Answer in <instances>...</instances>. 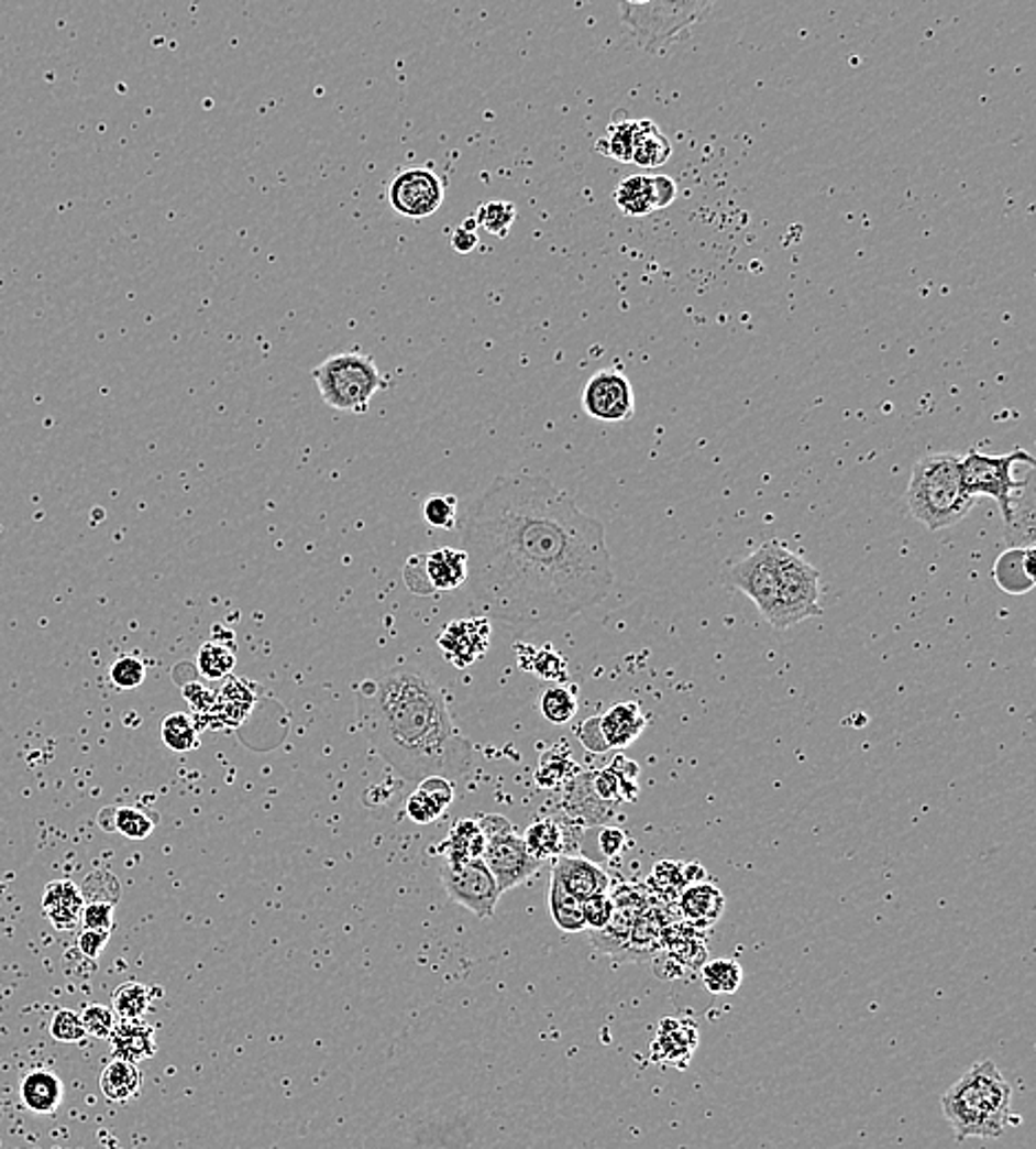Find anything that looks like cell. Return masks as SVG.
Instances as JSON below:
<instances>
[{
	"mask_svg": "<svg viewBox=\"0 0 1036 1149\" xmlns=\"http://www.w3.org/2000/svg\"><path fill=\"white\" fill-rule=\"evenodd\" d=\"M473 600L515 635L564 624L613 587L604 524L549 478L497 475L462 524Z\"/></svg>",
	"mask_w": 1036,
	"mask_h": 1149,
	"instance_id": "obj_1",
	"label": "cell"
},
{
	"mask_svg": "<svg viewBox=\"0 0 1036 1149\" xmlns=\"http://www.w3.org/2000/svg\"><path fill=\"white\" fill-rule=\"evenodd\" d=\"M361 725L374 749L407 780L462 776L473 747L460 734L440 686L418 666H396L359 690Z\"/></svg>",
	"mask_w": 1036,
	"mask_h": 1149,
	"instance_id": "obj_2",
	"label": "cell"
},
{
	"mask_svg": "<svg viewBox=\"0 0 1036 1149\" xmlns=\"http://www.w3.org/2000/svg\"><path fill=\"white\" fill-rule=\"evenodd\" d=\"M941 1109L959 1140L999 1138L1021 1125L1012 1112V1087L992 1061L974 1063L944 1096Z\"/></svg>",
	"mask_w": 1036,
	"mask_h": 1149,
	"instance_id": "obj_3",
	"label": "cell"
},
{
	"mask_svg": "<svg viewBox=\"0 0 1036 1149\" xmlns=\"http://www.w3.org/2000/svg\"><path fill=\"white\" fill-rule=\"evenodd\" d=\"M974 502L963 484L961 456L928 453L915 462L906 489V506L911 517L924 528L937 533L959 524Z\"/></svg>",
	"mask_w": 1036,
	"mask_h": 1149,
	"instance_id": "obj_4",
	"label": "cell"
},
{
	"mask_svg": "<svg viewBox=\"0 0 1036 1149\" xmlns=\"http://www.w3.org/2000/svg\"><path fill=\"white\" fill-rule=\"evenodd\" d=\"M312 379L326 405L339 412L365 414L376 392L387 387L372 357L341 352L312 370Z\"/></svg>",
	"mask_w": 1036,
	"mask_h": 1149,
	"instance_id": "obj_5",
	"label": "cell"
},
{
	"mask_svg": "<svg viewBox=\"0 0 1036 1149\" xmlns=\"http://www.w3.org/2000/svg\"><path fill=\"white\" fill-rule=\"evenodd\" d=\"M1025 467H1034V458L1023 449H1014L1005 456H990L979 449H970L961 458L966 491L974 500L992 497L1003 513V522L1010 519L1012 504L1032 484L1034 469L1021 473Z\"/></svg>",
	"mask_w": 1036,
	"mask_h": 1149,
	"instance_id": "obj_6",
	"label": "cell"
},
{
	"mask_svg": "<svg viewBox=\"0 0 1036 1149\" xmlns=\"http://www.w3.org/2000/svg\"><path fill=\"white\" fill-rule=\"evenodd\" d=\"M716 0H650L624 21L637 45L652 56H665L672 45L687 39L690 30L712 14Z\"/></svg>",
	"mask_w": 1036,
	"mask_h": 1149,
	"instance_id": "obj_7",
	"label": "cell"
},
{
	"mask_svg": "<svg viewBox=\"0 0 1036 1149\" xmlns=\"http://www.w3.org/2000/svg\"><path fill=\"white\" fill-rule=\"evenodd\" d=\"M781 587V631L823 615L820 572L783 541H769Z\"/></svg>",
	"mask_w": 1036,
	"mask_h": 1149,
	"instance_id": "obj_8",
	"label": "cell"
},
{
	"mask_svg": "<svg viewBox=\"0 0 1036 1149\" xmlns=\"http://www.w3.org/2000/svg\"><path fill=\"white\" fill-rule=\"evenodd\" d=\"M727 584L745 593L762 620L781 631V587L769 541L727 570Z\"/></svg>",
	"mask_w": 1036,
	"mask_h": 1149,
	"instance_id": "obj_9",
	"label": "cell"
},
{
	"mask_svg": "<svg viewBox=\"0 0 1036 1149\" xmlns=\"http://www.w3.org/2000/svg\"><path fill=\"white\" fill-rule=\"evenodd\" d=\"M440 880L455 905L473 911L480 920L493 918L502 891L482 857L444 862L440 867Z\"/></svg>",
	"mask_w": 1036,
	"mask_h": 1149,
	"instance_id": "obj_10",
	"label": "cell"
},
{
	"mask_svg": "<svg viewBox=\"0 0 1036 1149\" xmlns=\"http://www.w3.org/2000/svg\"><path fill=\"white\" fill-rule=\"evenodd\" d=\"M482 860L502 894L525 885L542 867V860L529 851L525 838L517 835L513 827L486 838Z\"/></svg>",
	"mask_w": 1036,
	"mask_h": 1149,
	"instance_id": "obj_11",
	"label": "cell"
},
{
	"mask_svg": "<svg viewBox=\"0 0 1036 1149\" xmlns=\"http://www.w3.org/2000/svg\"><path fill=\"white\" fill-rule=\"evenodd\" d=\"M447 197V182L427 166L405 168L394 175L387 199L394 212L407 219H427L440 210Z\"/></svg>",
	"mask_w": 1036,
	"mask_h": 1149,
	"instance_id": "obj_12",
	"label": "cell"
},
{
	"mask_svg": "<svg viewBox=\"0 0 1036 1149\" xmlns=\"http://www.w3.org/2000/svg\"><path fill=\"white\" fill-rule=\"evenodd\" d=\"M584 412L599 423H626L635 416V390L619 370L595 372L582 394Z\"/></svg>",
	"mask_w": 1036,
	"mask_h": 1149,
	"instance_id": "obj_13",
	"label": "cell"
},
{
	"mask_svg": "<svg viewBox=\"0 0 1036 1149\" xmlns=\"http://www.w3.org/2000/svg\"><path fill=\"white\" fill-rule=\"evenodd\" d=\"M491 620L488 617H471L455 620L442 628L438 635V646L455 668H469L477 659H482L491 646Z\"/></svg>",
	"mask_w": 1036,
	"mask_h": 1149,
	"instance_id": "obj_14",
	"label": "cell"
},
{
	"mask_svg": "<svg viewBox=\"0 0 1036 1149\" xmlns=\"http://www.w3.org/2000/svg\"><path fill=\"white\" fill-rule=\"evenodd\" d=\"M553 876L560 885L575 896L577 900H588L599 894H608L613 889L610 876L597 865V862L584 855H558L553 857Z\"/></svg>",
	"mask_w": 1036,
	"mask_h": 1149,
	"instance_id": "obj_15",
	"label": "cell"
},
{
	"mask_svg": "<svg viewBox=\"0 0 1036 1149\" xmlns=\"http://www.w3.org/2000/svg\"><path fill=\"white\" fill-rule=\"evenodd\" d=\"M676 902L685 924L696 931L712 929L723 918L727 905L723 891L705 880L685 885L683 891L676 896Z\"/></svg>",
	"mask_w": 1036,
	"mask_h": 1149,
	"instance_id": "obj_16",
	"label": "cell"
},
{
	"mask_svg": "<svg viewBox=\"0 0 1036 1149\" xmlns=\"http://www.w3.org/2000/svg\"><path fill=\"white\" fill-rule=\"evenodd\" d=\"M698 1028L692 1021L683 1019H663L659 1024L657 1039L652 1043L650 1059L661 1065L687 1068L696 1046H698Z\"/></svg>",
	"mask_w": 1036,
	"mask_h": 1149,
	"instance_id": "obj_17",
	"label": "cell"
},
{
	"mask_svg": "<svg viewBox=\"0 0 1036 1149\" xmlns=\"http://www.w3.org/2000/svg\"><path fill=\"white\" fill-rule=\"evenodd\" d=\"M422 568L433 593L455 591L466 584L469 555L464 548L440 546L422 555Z\"/></svg>",
	"mask_w": 1036,
	"mask_h": 1149,
	"instance_id": "obj_18",
	"label": "cell"
},
{
	"mask_svg": "<svg viewBox=\"0 0 1036 1149\" xmlns=\"http://www.w3.org/2000/svg\"><path fill=\"white\" fill-rule=\"evenodd\" d=\"M992 578L1003 593L1025 595L1034 589V546H1010L994 561Z\"/></svg>",
	"mask_w": 1036,
	"mask_h": 1149,
	"instance_id": "obj_19",
	"label": "cell"
},
{
	"mask_svg": "<svg viewBox=\"0 0 1036 1149\" xmlns=\"http://www.w3.org/2000/svg\"><path fill=\"white\" fill-rule=\"evenodd\" d=\"M111 1052L115 1059H124L131 1063H140L153 1059L157 1052L155 1028L142 1019H120L115 1021L111 1035Z\"/></svg>",
	"mask_w": 1036,
	"mask_h": 1149,
	"instance_id": "obj_20",
	"label": "cell"
},
{
	"mask_svg": "<svg viewBox=\"0 0 1036 1149\" xmlns=\"http://www.w3.org/2000/svg\"><path fill=\"white\" fill-rule=\"evenodd\" d=\"M453 783L444 776H427L418 783L416 791L407 800V816L418 824L438 820L453 802Z\"/></svg>",
	"mask_w": 1036,
	"mask_h": 1149,
	"instance_id": "obj_21",
	"label": "cell"
},
{
	"mask_svg": "<svg viewBox=\"0 0 1036 1149\" xmlns=\"http://www.w3.org/2000/svg\"><path fill=\"white\" fill-rule=\"evenodd\" d=\"M599 727L610 749H624L643 734L648 727V716L641 712L639 703H617L599 716Z\"/></svg>",
	"mask_w": 1036,
	"mask_h": 1149,
	"instance_id": "obj_22",
	"label": "cell"
},
{
	"mask_svg": "<svg viewBox=\"0 0 1036 1149\" xmlns=\"http://www.w3.org/2000/svg\"><path fill=\"white\" fill-rule=\"evenodd\" d=\"M85 909V896L71 880H54L47 885L43 896V911L47 920L60 929L69 931L80 922Z\"/></svg>",
	"mask_w": 1036,
	"mask_h": 1149,
	"instance_id": "obj_23",
	"label": "cell"
},
{
	"mask_svg": "<svg viewBox=\"0 0 1036 1149\" xmlns=\"http://www.w3.org/2000/svg\"><path fill=\"white\" fill-rule=\"evenodd\" d=\"M21 1096L34 1114H54L63 1103L65 1085L56 1072L34 1070L23 1079Z\"/></svg>",
	"mask_w": 1036,
	"mask_h": 1149,
	"instance_id": "obj_24",
	"label": "cell"
},
{
	"mask_svg": "<svg viewBox=\"0 0 1036 1149\" xmlns=\"http://www.w3.org/2000/svg\"><path fill=\"white\" fill-rule=\"evenodd\" d=\"M100 1090L111 1103L135 1101L142 1092V1072L137 1063L115 1059L100 1074Z\"/></svg>",
	"mask_w": 1036,
	"mask_h": 1149,
	"instance_id": "obj_25",
	"label": "cell"
},
{
	"mask_svg": "<svg viewBox=\"0 0 1036 1149\" xmlns=\"http://www.w3.org/2000/svg\"><path fill=\"white\" fill-rule=\"evenodd\" d=\"M672 157L670 140L652 120H637L630 162L641 168H659Z\"/></svg>",
	"mask_w": 1036,
	"mask_h": 1149,
	"instance_id": "obj_26",
	"label": "cell"
},
{
	"mask_svg": "<svg viewBox=\"0 0 1036 1149\" xmlns=\"http://www.w3.org/2000/svg\"><path fill=\"white\" fill-rule=\"evenodd\" d=\"M486 835L480 822L473 818H462L451 827L447 840L442 842V853L447 855V862H466L482 857Z\"/></svg>",
	"mask_w": 1036,
	"mask_h": 1149,
	"instance_id": "obj_27",
	"label": "cell"
},
{
	"mask_svg": "<svg viewBox=\"0 0 1036 1149\" xmlns=\"http://www.w3.org/2000/svg\"><path fill=\"white\" fill-rule=\"evenodd\" d=\"M155 818L137 807H107L98 813V824L109 833H122L129 840H146L155 829Z\"/></svg>",
	"mask_w": 1036,
	"mask_h": 1149,
	"instance_id": "obj_28",
	"label": "cell"
},
{
	"mask_svg": "<svg viewBox=\"0 0 1036 1149\" xmlns=\"http://www.w3.org/2000/svg\"><path fill=\"white\" fill-rule=\"evenodd\" d=\"M615 807L604 802L595 789H593V772L575 776V783L571 787L569 796V811L573 818H582L584 824H602L606 818H610Z\"/></svg>",
	"mask_w": 1036,
	"mask_h": 1149,
	"instance_id": "obj_29",
	"label": "cell"
},
{
	"mask_svg": "<svg viewBox=\"0 0 1036 1149\" xmlns=\"http://www.w3.org/2000/svg\"><path fill=\"white\" fill-rule=\"evenodd\" d=\"M515 653H517V659H520V666L525 670L538 675L540 679L560 681V683L569 679L566 659L562 657V653H558L551 646L533 648L529 644H515Z\"/></svg>",
	"mask_w": 1036,
	"mask_h": 1149,
	"instance_id": "obj_30",
	"label": "cell"
},
{
	"mask_svg": "<svg viewBox=\"0 0 1036 1149\" xmlns=\"http://www.w3.org/2000/svg\"><path fill=\"white\" fill-rule=\"evenodd\" d=\"M635 124H637V120H632L626 109H617L613 113V120H610L606 138H602L597 142V146H595L597 153L606 155V157H613L617 162L630 164L632 142H635Z\"/></svg>",
	"mask_w": 1036,
	"mask_h": 1149,
	"instance_id": "obj_31",
	"label": "cell"
},
{
	"mask_svg": "<svg viewBox=\"0 0 1036 1149\" xmlns=\"http://www.w3.org/2000/svg\"><path fill=\"white\" fill-rule=\"evenodd\" d=\"M234 666H236V657H234V646H232L230 633L223 639L206 642L197 653V670L208 681L225 679L234 670Z\"/></svg>",
	"mask_w": 1036,
	"mask_h": 1149,
	"instance_id": "obj_32",
	"label": "cell"
},
{
	"mask_svg": "<svg viewBox=\"0 0 1036 1149\" xmlns=\"http://www.w3.org/2000/svg\"><path fill=\"white\" fill-rule=\"evenodd\" d=\"M613 199L617 208L628 217H646L654 212L650 175H630L615 188Z\"/></svg>",
	"mask_w": 1036,
	"mask_h": 1149,
	"instance_id": "obj_33",
	"label": "cell"
},
{
	"mask_svg": "<svg viewBox=\"0 0 1036 1149\" xmlns=\"http://www.w3.org/2000/svg\"><path fill=\"white\" fill-rule=\"evenodd\" d=\"M549 909L551 918L558 929L564 933H582L586 931L584 922V907L582 900L571 896L555 876H551V889H549Z\"/></svg>",
	"mask_w": 1036,
	"mask_h": 1149,
	"instance_id": "obj_34",
	"label": "cell"
},
{
	"mask_svg": "<svg viewBox=\"0 0 1036 1149\" xmlns=\"http://www.w3.org/2000/svg\"><path fill=\"white\" fill-rule=\"evenodd\" d=\"M525 842H527L529 851L544 862V860L558 857L566 851V831L558 820L542 818L527 829Z\"/></svg>",
	"mask_w": 1036,
	"mask_h": 1149,
	"instance_id": "obj_35",
	"label": "cell"
},
{
	"mask_svg": "<svg viewBox=\"0 0 1036 1149\" xmlns=\"http://www.w3.org/2000/svg\"><path fill=\"white\" fill-rule=\"evenodd\" d=\"M580 710L577 690L571 686H551L540 697V712L553 725H566Z\"/></svg>",
	"mask_w": 1036,
	"mask_h": 1149,
	"instance_id": "obj_36",
	"label": "cell"
},
{
	"mask_svg": "<svg viewBox=\"0 0 1036 1149\" xmlns=\"http://www.w3.org/2000/svg\"><path fill=\"white\" fill-rule=\"evenodd\" d=\"M701 982L712 995H734L742 984V966L736 960L723 958L701 966Z\"/></svg>",
	"mask_w": 1036,
	"mask_h": 1149,
	"instance_id": "obj_37",
	"label": "cell"
},
{
	"mask_svg": "<svg viewBox=\"0 0 1036 1149\" xmlns=\"http://www.w3.org/2000/svg\"><path fill=\"white\" fill-rule=\"evenodd\" d=\"M151 999H153V988L137 984V982H126L115 988L111 1008H113L115 1017H120V1019H142L151 1006Z\"/></svg>",
	"mask_w": 1036,
	"mask_h": 1149,
	"instance_id": "obj_38",
	"label": "cell"
},
{
	"mask_svg": "<svg viewBox=\"0 0 1036 1149\" xmlns=\"http://www.w3.org/2000/svg\"><path fill=\"white\" fill-rule=\"evenodd\" d=\"M162 741L173 752H190L201 745L195 721L181 712H175L162 721Z\"/></svg>",
	"mask_w": 1036,
	"mask_h": 1149,
	"instance_id": "obj_39",
	"label": "cell"
},
{
	"mask_svg": "<svg viewBox=\"0 0 1036 1149\" xmlns=\"http://www.w3.org/2000/svg\"><path fill=\"white\" fill-rule=\"evenodd\" d=\"M475 219L488 234L504 239L517 219V208L510 201H486L477 208Z\"/></svg>",
	"mask_w": 1036,
	"mask_h": 1149,
	"instance_id": "obj_40",
	"label": "cell"
},
{
	"mask_svg": "<svg viewBox=\"0 0 1036 1149\" xmlns=\"http://www.w3.org/2000/svg\"><path fill=\"white\" fill-rule=\"evenodd\" d=\"M427 526L453 530L458 526V497L451 493H433L422 504Z\"/></svg>",
	"mask_w": 1036,
	"mask_h": 1149,
	"instance_id": "obj_41",
	"label": "cell"
},
{
	"mask_svg": "<svg viewBox=\"0 0 1036 1149\" xmlns=\"http://www.w3.org/2000/svg\"><path fill=\"white\" fill-rule=\"evenodd\" d=\"M577 772L571 752L566 747H555L542 756L540 769H538V783L542 787H558L562 780L573 778Z\"/></svg>",
	"mask_w": 1036,
	"mask_h": 1149,
	"instance_id": "obj_42",
	"label": "cell"
},
{
	"mask_svg": "<svg viewBox=\"0 0 1036 1149\" xmlns=\"http://www.w3.org/2000/svg\"><path fill=\"white\" fill-rule=\"evenodd\" d=\"M109 677H111V683L118 688V690H135L144 683L146 679V666L142 659L133 657V655H124L120 657L111 670H109Z\"/></svg>",
	"mask_w": 1036,
	"mask_h": 1149,
	"instance_id": "obj_43",
	"label": "cell"
},
{
	"mask_svg": "<svg viewBox=\"0 0 1036 1149\" xmlns=\"http://www.w3.org/2000/svg\"><path fill=\"white\" fill-rule=\"evenodd\" d=\"M49 1035L63 1043H78L87 1037L80 1015L67 1008H58L49 1021Z\"/></svg>",
	"mask_w": 1036,
	"mask_h": 1149,
	"instance_id": "obj_44",
	"label": "cell"
},
{
	"mask_svg": "<svg viewBox=\"0 0 1036 1149\" xmlns=\"http://www.w3.org/2000/svg\"><path fill=\"white\" fill-rule=\"evenodd\" d=\"M80 1019H82V1026H85L87 1035H91L96 1039H109V1035H111V1030L115 1026L113 1008H107L102 1004L85 1006Z\"/></svg>",
	"mask_w": 1036,
	"mask_h": 1149,
	"instance_id": "obj_45",
	"label": "cell"
},
{
	"mask_svg": "<svg viewBox=\"0 0 1036 1149\" xmlns=\"http://www.w3.org/2000/svg\"><path fill=\"white\" fill-rule=\"evenodd\" d=\"M652 885L657 889H665V894L679 896L683 891V887L687 885L681 862H672V860L659 862L652 872Z\"/></svg>",
	"mask_w": 1036,
	"mask_h": 1149,
	"instance_id": "obj_46",
	"label": "cell"
},
{
	"mask_svg": "<svg viewBox=\"0 0 1036 1149\" xmlns=\"http://www.w3.org/2000/svg\"><path fill=\"white\" fill-rule=\"evenodd\" d=\"M582 907H584V922H586L588 931H602V929L608 927V922L613 918L610 891L584 900Z\"/></svg>",
	"mask_w": 1036,
	"mask_h": 1149,
	"instance_id": "obj_47",
	"label": "cell"
},
{
	"mask_svg": "<svg viewBox=\"0 0 1036 1149\" xmlns=\"http://www.w3.org/2000/svg\"><path fill=\"white\" fill-rule=\"evenodd\" d=\"M113 911H115L113 902L89 900V902H85V909H82V916H80V924H82V929L111 931L113 929Z\"/></svg>",
	"mask_w": 1036,
	"mask_h": 1149,
	"instance_id": "obj_48",
	"label": "cell"
},
{
	"mask_svg": "<svg viewBox=\"0 0 1036 1149\" xmlns=\"http://www.w3.org/2000/svg\"><path fill=\"white\" fill-rule=\"evenodd\" d=\"M593 789H595V794H597L604 802H608V805H613V807H617L619 802H624V798H621L619 774L615 772L613 765H608V767H604V769H599V772H593Z\"/></svg>",
	"mask_w": 1036,
	"mask_h": 1149,
	"instance_id": "obj_49",
	"label": "cell"
},
{
	"mask_svg": "<svg viewBox=\"0 0 1036 1149\" xmlns=\"http://www.w3.org/2000/svg\"><path fill=\"white\" fill-rule=\"evenodd\" d=\"M575 734H577V738L582 741V745H584L588 752H593V754H606V752L610 749L608 743H606V738H604V732H602V727H599V716H591V719H586V721L575 730Z\"/></svg>",
	"mask_w": 1036,
	"mask_h": 1149,
	"instance_id": "obj_50",
	"label": "cell"
},
{
	"mask_svg": "<svg viewBox=\"0 0 1036 1149\" xmlns=\"http://www.w3.org/2000/svg\"><path fill=\"white\" fill-rule=\"evenodd\" d=\"M181 692H184V699L190 703V708L195 712H210L214 701H217V694L206 686V683H199V681H188L181 686Z\"/></svg>",
	"mask_w": 1036,
	"mask_h": 1149,
	"instance_id": "obj_51",
	"label": "cell"
},
{
	"mask_svg": "<svg viewBox=\"0 0 1036 1149\" xmlns=\"http://www.w3.org/2000/svg\"><path fill=\"white\" fill-rule=\"evenodd\" d=\"M405 574V584L411 593L416 595H429L433 593L427 578H425V568H422V555H414L407 559V566L403 570Z\"/></svg>",
	"mask_w": 1036,
	"mask_h": 1149,
	"instance_id": "obj_52",
	"label": "cell"
},
{
	"mask_svg": "<svg viewBox=\"0 0 1036 1149\" xmlns=\"http://www.w3.org/2000/svg\"><path fill=\"white\" fill-rule=\"evenodd\" d=\"M597 844L606 857H617L619 853L626 851L628 833L619 827H602L599 835H597Z\"/></svg>",
	"mask_w": 1036,
	"mask_h": 1149,
	"instance_id": "obj_53",
	"label": "cell"
},
{
	"mask_svg": "<svg viewBox=\"0 0 1036 1149\" xmlns=\"http://www.w3.org/2000/svg\"><path fill=\"white\" fill-rule=\"evenodd\" d=\"M650 184H652L654 210L668 208L676 199V195H679L676 182L672 177H668V175H650Z\"/></svg>",
	"mask_w": 1036,
	"mask_h": 1149,
	"instance_id": "obj_54",
	"label": "cell"
},
{
	"mask_svg": "<svg viewBox=\"0 0 1036 1149\" xmlns=\"http://www.w3.org/2000/svg\"><path fill=\"white\" fill-rule=\"evenodd\" d=\"M109 938H111V931H96V929H82L80 938H78V949L85 958L89 960H98L100 953L107 949L109 944Z\"/></svg>",
	"mask_w": 1036,
	"mask_h": 1149,
	"instance_id": "obj_55",
	"label": "cell"
},
{
	"mask_svg": "<svg viewBox=\"0 0 1036 1149\" xmlns=\"http://www.w3.org/2000/svg\"><path fill=\"white\" fill-rule=\"evenodd\" d=\"M252 688L254 686L250 681H245V679H228V683L221 688L217 699L252 708V703H254V690Z\"/></svg>",
	"mask_w": 1036,
	"mask_h": 1149,
	"instance_id": "obj_56",
	"label": "cell"
},
{
	"mask_svg": "<svg viewBox=\"0 0 1036 1149\" xmlns=\"http://www.w3.org/2000/svg\"><path fill=\"white\" fill-rule=\"evenodd\" d=\"M477 243H480V234H477L475 230L464 228L462 223L451 232V245H453V250L460 252V254H469V252H473V250L477 248Z\"/></svg>",
	"mask_w": 1036,
	"mask_h": 1149,
	"instance_id": "obj_57",
	"label": "cell"
},
{
	"mask_svg": "<svg viewBox=\"0 0 1036 1149\" xmlns=\"http://www.w3.org/2000/svg\"><path fill=\"white\" fill-rule=\"evenodd\" d=\"M683 874H685L687 885H690V883H701V880L707 878L705 869H703L701 865H696V862H692V865H683Z\"/></svg>",
	"mask_w": 1036,
	"mask_h": 1149,
	"instance_id": "obj_58",
	"label": "cell"
}]
</instances>
